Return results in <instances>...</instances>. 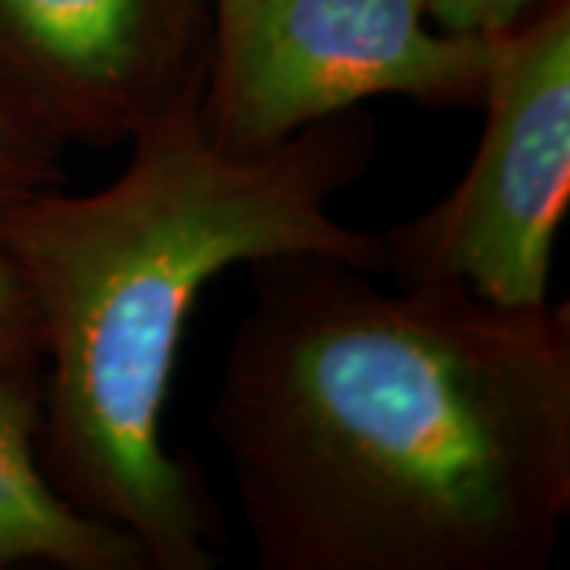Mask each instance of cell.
Masks as SVG:
<instances>
[{
  "instance_id": "obj_1",
  "label": "cell",
  "mask_w": 570,
  "mask_h": 570,
  "mask_svg": "<svg viewBox=\"0 0 570 570\" xmlns=\"http://www.w3.org/2000/svg\"><path fill=\"white\" fill-rule=\"evenodd\" d=\"M206 422L264 570H542L570 513V307L324 254L247 264Z\"/></svg>"
},
{
  "instance_id": "obj_2",
  "label": "cell",
  "mask_w": 570,
  "mask_h": 570,
  "mask_svg": "<svg viewBox=\"0 0 570 570\" xmlns=\"http://www.w3.org/2000/svg\"><path fill=\"white\" fill-rule=\"evenodd\" d=\"M197 102L190 92L134 134L130 163L102 190L45 187L0 206V250L39 317L41 469L73 508L130 532L153 570L219 561L216 501L163 441L206 285L285 254L384 273L381 235L330 213L377 156L362 105L235 156L209 140Z\"/></svg>"
},
{
  "instance_id": "obj_3",
  "label": "cell",
  "mask_w": 570,
  "mask_h": 570,
  "mask_svg": "<svg viewBox=\"0 0 570 570\" xmlns=\"http://www.w3.org/2000/svg\"><path fill=\"white\" fill-rule=\"evenodd\" d=\"M200 118L216 146L261 156L311 124L400 96L482 108L489 36H453L425 0H209Z\"/></svg>"
},
{
  "instance_id": "obj_4",
  "label": "cell",
  "mask_w": 570,
  "mask_h": 570,
  "mask_svg": "<svg viewBox=\"0 0 570 570\" xmlns=\"http://www.w3.org/2000/svg\"><path fill=\"white\" fill-rule=\"evenodd\" d=\"M485 127L444 200L381 235L400 285H460L504 311L551 305L570 206V0L489 36Z\"/></svg>"
},
{
  "instance_id": "obj_5",
  "label": "cell",
  "mask_w": 570,
  "mask_h": 570,
  "mask_svg": "<svg viewBox=\"0 0 570 570\" xmlns=\"http://www.w3.org/2000/svg\"><path fill=\"white\" fill-rule=\"evenodd\" d=\"M209 0H0V86L63 146L130 142L209 61Z\"/></svg>"
},
{
  "instance_id": "obj_6",
  "label": "cell",
  "mask_w": 570,
  "mask_h": 570,
  "mask_svg": "<svg viewBox=\"0 0 570 570\" xmlns=\"http://www.w3.org/2000/svg\"><path fill=\"white\" fill-rule=\"evenodd\" d=\"M41 365L0 371V570H153L121 527L73 508L39 460Z\"/></svg>"
},
{
  "instance_id": "obj_7",
  "label": "cell",
  "mask_w": 570,
  "mask_h": 570,
  "mask_svg": "<svg viewBox=\"0 0 570 570\" xmlns=\"http://www.w3.org/2000/svg\"><path fill=\"white\" fill-rule=\"evenodd\" d=\"M63 153L67 146L0 86V206L45 187H61L67 178Z\"/></svg>"
},
{
  "instance_id": "obj_8",
  "label": "cell",
  "mask_w": 570,
  "mask_h": 570,
  "mask_svg": "<svg viewBox=\"0 0 570 570\" xmlns=\"http://www.w3.org/2000/svg\"><path fill=\"white\" fill-rule=\"evenodd\" d=\"M26 365H41L39 317L20 269L0 250V371Z\"/></svg>"
},
{
  "instance_id": "obj_9",
  "label": "cell",
  "mask_w": 570,
  "mask_h": 570,
  "mask_svg": "<svg viewBox=\"0 0 570 570\" xmlns=\"http://www.w3.org/2000/svg\"><path fill=\"white\" fill-rule=\"evenodd\" d=\"M549 0H425L428 20L453 36H498Z\"/></svg>"
}]
</instances>
